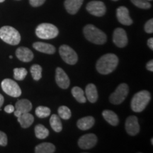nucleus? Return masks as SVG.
<instances>
[{
	"mask_svg": "<svg viewBox=\"0 0 153 153\" xmlns=\"http://www.w3.org/2000/svg\"><path fill=\"white\" fill-rule=\"evenodd\" d=\"M118 64V57L113 53H107L99 59L96 68L100 74H108L114 71Z\"/></svg>",
	"mask_w": 153,
	"mask_h": 153,
	"instance_id": "f257e3e1",
	"label": "nucleus"
},
{
	"mask_svg": "<svg viewBox=\"0 0 153 153\" xmlns=\"http://www.w3.org/2000/svg\"><path fill=\"white\" fill-rule=\"evenodd\" d=\"M86 39L97 45H103L106 42L107 37L105 33L92 24H87L83 28Z\"/></svg>",
	"mask_w": 153,
	"mask_h": 153,
	"instance_id": "f03ea898",
	"label": "nucleus"
},
{
	"mask_svg": "<svg viewBox=\"0 0 153 153\" xmlns=\"http://www.w3.org/2000/svg\"><path fill=\"white\" fill-rule=\"evenodd\" d=\"M150 93L147 90L139 91L133 96L131 100V106L134 112H142L150 101Z\"/></svg>",
	"mask_w": 153,
	"mask_h": 153,
	"instance_id": "7ed1b4c3",
	"label": "nucleus"
},
{
	"mask_svg": "<svg viewBox=\"0 0 153 153\" xmlns=\"http://www.w3.org/2000/svg\"><path fill=\"white\" fill-rule=\"evenodd\" d=\"M0 38L9 45H16L20 43L21 35L16 28L4 26L0 28Z\"/></svg>",
	"mask_w": 153,
	"mask_h": 153,
	"instance_id": "20e7f679",
	"label": "nucleus"
},
{
	"mask_svg": "<svg viewBox=\"0 0 153 153\" xmlns=\"http://www.w3.org/2000/svg\"><path fill=\"white\" fill-rule=\"evenodd\" d=\"M59 30L56 26L48 23L39 24L36 28V35L41 39H53L58 36Z\"/></svg>",
	"mask_w": 153,
	"mask_h": 153,
	"instance_id": "39448f33",
	"label": "nucleus"
},
{
	"mask_svg": "<svg viewBox=\"0 0 153 153\" xmlns=\"http://www.w3.org/2000/svg\"><path fill=\"white\" fill-rule=\"evenodd\" d=\"M129 88L126 83H122L118 85L116 90L109 97V101L115 105L120 104L123 102L126 97L128 94Z\"/></svg>",
	"mask_w": 153,
	"mask_h": 153,
	"instance_id": "423d86ee",
	"label": "nucleus"
},
{
	"mask_svg": "<svg viewBox=\"0 0 153 153\" xmlns=\"http://www.w3.org/2000/svg\"><path fill=\"white\" fill-rule=\"evenodd\" d=\"M1 89L4 92L12 97H19L22 95V89L18 84L11 79H4L1 83Z\"/></svg>",
	"mask_w": 153,
	"mask_h": 153,
	"instance_id": "0eeeda50",
	"label": "nucleus"
},
{
	"mask_svg": "<svg viewBox=\"0 0 153 153\" xmlns=\"http://www.w3.org/2000/svg\"><path fill=\"white\" fill-rule=\"evenodd\" d=\"M59 53L61 57L67 64L75 65L78 61V56L75 51L72 48L67 45H61L59 48Z\"/></svg>",
	"mask_w": 153,
	"mask_h": 153,
	"instance_id": "6e6552de",
	"label": "nucleus"
},
{
	"mask_svg": "<svg viewBox=\"0 0 153 153\" xmlns=\"http://www.w3.org/2000/svg\"><path fill=\"white\" fill-rule=\"evenodd\" d=\"M89 14L95 16H103L106 14V6L102 1H91L87 4L86 7Z\"/></svg>",
	"mask_w": 153,
	"mask_h": 153,
	"instance_id": "1a4fd4ad",
	"label": "nucleus"
},
{
	"mask_svg": "<svg viewBox=\"0 0 153 153\" xmlns=\"http://www.w3.org/2000/svg\"><path fill=\"white\" fill-rule=\"evenodd\" d=\"M97 143V137L93 133L82 135L78 140V145L82 150H89L94 148Z\"/></svg>",
	"mask_w": 153,
	"mask_h": 153,
	"instance_id": "9d476101",
	"label": "nucleus"
},
{
	"mask_svg": "<svg viewBox=\"0 0 153 153\" xmlns=\"http://www.w3.org/2000/svg\"><path fill=\"white\" fill-rule=\"evenodd\" d=\"M113 41L118 48L126 47L128 41L126 30L121 28H116L113 34Z\"/></svg>",
	"mask_w": 153,
	"mask_h": 153,
	"instance_id": "9b49d317",
	"label": "nucleus"
},
{
	"mask_svg": "<svg viewBox=\"0 0 153 153\" xmlns=\"http://www.w3.org/2000/svg\"><path fill=\"white\" fill-rule=\"evenodd\" d=\"M126 131L128 134L135 136L140 132V125L138 119L136 116H131L126 120Z\"/></svg>",
	"mask_w": 153,
	"mask_h": 153,
	"instance_id": "f8f14e48",
	"label": "nucleus"
},
{
	"mask_svg": "<svg viewBox=\"0 0 153 153\" xmlns=\"http://www.w3.org/2000/svg\"><path fill=\"white\" fill-rule=\"evenodd\" d=\"M14 108V116L16 117H19L23 114L30 112L32 109V104L28 99H23L17 101Z\"/></svg>",
	"mask_w": 153,
	"mask_h": 153,
	"instance_id": "ddd939ff",
	"label": "nucleus"
},
{
	"mask_svg": "<svg viewBox=\"0 0 153 153\" xmlns=\"http://www.w3.org/2000/svg\"><path fill=\"white\" fill-rule=\"evenodd\" d=\"M55 81L58 87L63 89H68L70 86V81L68 74L61 68H57L55 72Z\"/></svg>",
	"mask_w": 153,
	"mask_h": 153,
	"instance_id": "4468645a",
	"label": "nucleus"
},
{
	"mask_svg": "<svg viewBox=\"0 0 153 153\" xmlns=\"http://www.w3.org/2000/svg\"><path fill=\"white\" fill-rule=\"evenodd\" d=\"M116 16L120 24L125 26H131L133 24V20L129 15L128 9L126 7H119L116 10Z\"/></svg>",
	"mask_w": 153,
	"mask_h": 153,
	"instance_id": "2eb2a0df",
	"label": "nucleus"
},
{
	"mask_svg": "<svg viewBox=\"0 0 153 153\" xmlns=\"http://www.w3.org/2000/svg\"><path fill=\"white\" fill-rule=\"evenodd\" d=\"M16 56L19 60L28 62L33 59V53L28 48L20 47L16 50Z\"/></svg>",
	"mask_w": 153,
	"mask_h": 153,
	"instance_id": "dca6fc26",
	"label": "nucleus"
},
{
	"mask_svg": "<svg viewBox=\"0 0 153 153\" xmlns=\"http://www.w3.org/2000/svg\"><path fill=\"white\" fill-rule=\"evenodd\" d=\"M84 0H65L64 2L65 7L70 14H76L79 10L83 4Z\"/></svg>",
	"mask_w": 153,
	"mask_h": 153,
	"instance_id": "f3484780",
	"label": "nucleus"
},
{
	"mask_svg": "<svg viewBox=\"0 0 153 153\" xmlns=\"http://www.w3.org/2000/svg\"><path fill=\"white\" fill-rule=\"evenodd\" d=\"M33 47L36 51L48 55L54 54L56 51L55 47L53 45L43 42H36L33 44Z\"/></svg>",
	"mask_w": 153,
	"mask_h": 153,
	"instance_id": "a211bd4d",
	"label": "nucleus"
},
{
	"mask_svg": "<svg viewBox=\"0 0 153 153\" xmlns=\"http://www.w3.org/2000/svg\"><path fill=\"white\" fill-rule=\"evenodd\" d=\"M95 123V120L92 116H85V117L80 118L78 120L76 126L80 130L82 131H87L92 128Z\"/></svg>",
	"mask_w": 153,
	"mask_h": 153,
	"instance_id": "6ab92c4d",
	"label": "nucleus"
},
{
	"mask_svg": "<svg viewBox=\"0 0 153 153\" xmlns=\"http://www.w3.org/2000/svg\"><path fill=\"white\" fill-rule=\"evenodd\" d=\"M86 98L91 103H95L98 99V91L94 84H89L85 89Z\"/></svg>",
	"mask_w": 153,
	"mask_h": 153,
	"instance_id": "aec40b11",
	"label": "nucleus"
},
{
	"mask_svg": "<svg viewBox=\"0 0 153 153\" xmlns=\"http://www.w3.org/2000/svg\"><path fill=\"white\" fill-rule=\"evenodd\" d=\"M19 123L23 128H27L32 125L34 121V117L33 115L29 114V112L25 113L17 117Z\"/></svg>",
	"mask_w": 153,
	"mask_h": 153,
	"instance_id": "412c9836",
	"label": "nucleus"
},
{
	"mask_svg": "<svg viewBox=\"0 0 153 153\" xmlns=\"http://www.w3.org/2000/svg\"><path fill=\"white\" fill-rule=\"evenodd\" d=\"M102 116L105 120L108 122L110 125L116 126L119 123L118 116L114 111L111 110H104L102 112Z\"/></svg>",
	"mask_w": 153,
	"mask_h": 153,
	"instance_id": "4be33fe9",
	"label": "nucleus"
},
{
	"mask_svg": "<svg viewBox=\"0 0 153 153\" xmlns=\"http://www.w3.org/2000/svg\"><path fill=\"white\" fill-rule=\"evenodd\" d=\"M55 151V145L51 143H41L35 148V152L36 153H53Z\"/></svg>",
	"mask_w": 153,
	"mask_h": 153,
	"instance_id": "5701e85b",
	"label": "nucleus"
},
{
	"mask_svg": "<svg viewBox=\"0 0 153 153\" xmlns=\"http://www.w3.org/2000/svg\"><path fill=\"white\" fill-rule=\"evenodd\" d=\"M50 124L53 131L56 133H60L62 130V124L60 118L56 114H53L50 118Z\"/></svg>",
	"mask_w": 153,
	"mask_h": 153,
	"instance_id": "b1692460",
	"label": "nucleus"
},
{
	"mask_svg": "<svg viewBox=\"0 0 153 153\" xmlns=\"http://www.w3.org/2000/svg\"><path fill=\"white\" fill-rule=\"evenodd\" d=\"M72 94L74 98L76 99L78 102L84 104L87 101V98L85 97V91L82 88L79 87H74L72 89Z\"/></svg>",
	"mask_w": 153,
	"mask_h": 153,
	"instance_id": "393cba45",
	"label": "nucleus"
},
{
	"mask_svg": "<svg viewBox=\"0 0 153 153\" xmlns=\"http://www.w3.org/2000/svg\"><path fill=\"white\" fill-rule=\"evenodd\" d=\"M35 135L38 139H45L49 135V131L42 124H38L35 127Z\"/></svg>",
	"mask_w": 153,
	"mask_h": 153,
	"instance_id": "a878e982",
	"label": "nucleus"
},
{
	"mask_svg": "<svg viewBox=\"0 0 153 153\" xmlns=\"http://www.w3.org/2000/svg\"><path fill=\"white\" fill-rule=\"evenodd\" d=\"M30 74H31L33 79L36 81H38L41 79L42 76V68L39 65L35 64L30 67Z\"/></svg>",
	"mask_w": 153,
	"mask_h": 153,
	"instance_id": "bb28decb",
	"label": "nucleus"
},
{
	"mask_svg": "<svg viewBox=\"0 0 153 153\" xmlns=\"http://www.w3.org/2000/svg\"><path fill=\"white\" fill-rule=\"evenodd\" d=\"M51 109L48 107L43 106H39L36 108V115L38 118H46L48 116L51 115Z\"/></svg>",
	"mask_w": 153,
	"mask_h": 153,
	"instance_id": "cd10ccee",
	"label": "nucleus"
},
{
	"mask_svg": "<svg viewBox=\"0 0 153 153\" xmlns=\"http://www.w3.org/2000/svg\"><path fill=\"white\" fill-rule=\"evenodd\" d=\"M58 115L61 118L64 120H68L71 118L72 113L68 106H61L58 108Z\"/></svg>",
	"mask_w": 153,
	"mask_h": 153,
	"instance_id": "c85d7f7f",
	"label": "nucleus"
},
{
	"mask_svg": "<svg viewBox=\"0 0 153 153\" xmlns=\"http://www.w3.org/2000/svg\"><path fill=\"white\" fill-rule=\"evenodd\" d=\"M28 72L26 69L24 68H15L14 70V77L15 79L18 81H22L25 79L26 75H27Z\"/></svg>",
	"mask_w": 153,
	"mask_h": 153,
	"instance_id": "c756f323",
	"label": "nucleus"
},
{
	"mask_svg": "<svg viewBox=\"0 0 153 153\" xmlns=\"http://www.w3.org/2000/svg\"><path fill=\"white\" fill-rule=\"evenodd\" d=\"M134 5L140 9H148L151 7L150 3L147 0H131Z\"/></svg>",
	"mask_w": 153,
	"mask_h": 153,
	"instance_id": "7c9ffc66",
	"label": "nucleus"
},
{
	"mask_svg": "<svg viewBox=\"0 0 153 153\" xmlns=\"http://www.w3.org/2000/svg\"><path fill=\"white\" fill-rule=\"evenodd\" d=\"M145 31L148 33H153V19H151L145 23Z\"/></svg>",
	"mask_w": 153,
	"mask_h": 153,
	"instance_id": "2f4dec72",
	"label": "nucleus"
},
{
	"mask_svg": "<svg viewBox=\"0 0 153 153\" xmlns=\"http://www.w3.org/2000/svg\"><path fill=\"white\" fill-rule=\"evenodd\" d=\"M8 143L7 135L4 132L0 131V145L1 146H6Z\"/></svg>",
	"mask_w": 153,
	"mask_h": 153,
	"instance_id": "473e14b6",
	"label": "nucleus"
},
{
	"mask_svg": "<svg viewBox=\"0 0 153 153\" xmlns=\"http://www.w3.org/2000/svg\"><path fill=\"white\" fill-rule=\"evenodd\" d=\"M45 0H29L30 4L33 7H38L45 3Z\"/></svg>",
	"mask_w": 153,
	"mask_h": 153,
	"instance_id": "72a5a7b5",
	"label": "nucleus"
},
{
	"mask_svg": "<svg viewBox=\"0 0 153 153\" xmlns=\"http://www.w3.org/2000/svg\"><path fill=\"white\" fill-rule=\"evenodd\" d=\"M15 110V108L14 106H12V105L9 104V105H7V106H5L4 108V111L8 113V114H11V113H13L14 111Z\"/></svg>",
	"mask_w": 153,
	"mask_h": 153,
	"instance_id": "f704fd0d",
	"label": "nucleus"
},
{
	"mask_svg": "<svg viewBox=\"0 0 153 153\" xmlns=\"http://www.w3.org/2000/svg\"><path fill=\"white\" fill-rule=\"evenodd\" d=\"M146 68L148 69L149 71L153 72V60H150L148 63H147Z\"/></svg>",
	"mask_w": 153,
	"mask_h": 153,
	"instance_id": "c9c22d12",
	"label": "nucleus"
},
{
	"mask_svg": "<svg viewBox=\"0 0 153 153\" xmlns=\"http://www.w3.org/2000/svg\"><path fill=\"white\" fill-rule=\"evenodd\" d=\"M148 47L152 51L153 50V38H149L148 40Z\"/></svg>",
	"mask_w": 153,
	"mask_h": 153,
	"instance_id": "e433bc0d",
	"label": "nucleus"
},
{
	"mask_svg": "<svg viewBox=\"0 0 153 153\" xmlns=\"http://www.w3.org/2000/svg\"><path fill=\"white\" fill-rule=\"evenodd\" d=\"M4 101V98L3 96L0 94V108H1V106L3 105Z\"/></svg>",
	"mask_w": 153,
	"mask_h": 153,
	"instance_id": "4c0bfd02",
	"label": "nucleus"
},
{
	"mask_svg": "<svg viewBox=\"0 0 153 153\" xmlns=\"http://www.w3.org/2000/svg\"><path fill=\"white\" fill-rule=\"evenodd\" d=\"M5 0H0V3H2V2H4V1Z\"/></svg>",
	"mask_w": 153,
	"mask_h": 153,
	"instance_id": "58836bf2",
	"label": "nucleus"
},
{
	"mask_svg": "<svg viewBox=\"0 0 153 153\" xmlns=\"http://www.w3.org/2000/svg\"><path fill=\"white\" fill-rule=\"evenodd\" d=\"M9 58H10V59H12V58H13V57L11 56V55H10V56H9Z\"/></svg>",
	"mask_w": 153,
	"mask_h": 153,
	"instance_id": "ea45409f",
	"label": "nucleus"
},
{
	"mask_svg": "<svg viewBox=\"0 0 153 153\" xmlns=\"http://www.w3.org/2000/svg\"><path fill=\"white\" fill-rule=\"evenodd\" d=\"M151 143H152V144H153V140H152V138L151 139Z\"/></svg>",
	"mask_w": 153,
	"mask_h": 153,
	"instance_id": "a19ab883",
	"label": "nucleus"
},
{
	"mask_svg": "<svg viewBox=\"0 0 153 153\" xmlns=\"http://www.w3.org/2000/svg\"><path fill=\"white\" fill-rule=\"evenodd\" d=\"M112 1H118V0H112Z\"/></svg>",
	"mask_w": 153,
	"mask_h": 153,
	"instance_id": "79ce46f5",
	"label": "nucleus"
},
{
	"mask_svg": "<svg viewBox=\"0 0 153 153\" xmlns=\"http://www.w3.org/2000/svg\"><path fill=\"white\" fill-rule=\"evenodd\" d=\"M147 1H152V0H147Z\"/></svg>",
	"mask_w": 153,
	"mask_h": 153,
	"instance_id": "37998d69",
	"label": "nucleus"
}]
</instances>
